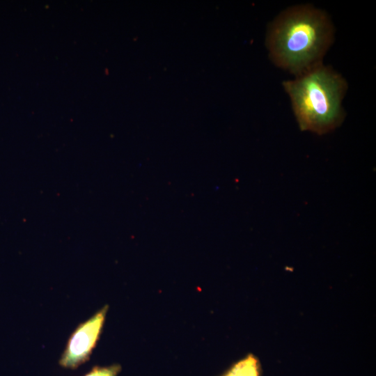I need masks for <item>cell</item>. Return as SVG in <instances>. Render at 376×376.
<instances>
[{
  "label": "cell",
  "mask_w": 376,
  "mask_h": 376,
  "mask_svg": "<svg viewBox=\"0 0 376 376\" xmlns=\"http://www.w3.org/2000/svg\"><path fill=\"white\" fill-rule=\"evenodd\" d=\"M121 370L119 364H113L109 366H95L84 376H117Z\"/></svg>",
  "instance_id": "obj_5"
},
{
  "label": "cell",
  "mask_w": 376,
  "mask_h": 376,
  "mask_svg": "<svg viewBox=\"0 0 376 376\" xmlns=\"http://www.w3.org/2000/svg\"><path fill=\"white\" fill-rule=\"evenodd\" d=\"M329 15L311 4L281 11L268 25L265 44L272 62L295 77L323 63L334 41Z\"/></svg>",
  "instance_id": "obj_1"
},
{
  "label": "cell",
  "mask_w": 376,
  "mask_h": 376,
  "mask_svg": "<svg viewBox=\"0 0 376 376\" xmlns=\"http://www.w3.org/2000/svg\"><path fill=\"white\" fill-rule=\"evenodd\" d=\"M221 376H261V367L257 357L249 354L233 364Z\"/></svg>",
  "instance_id": "obj_4"
},
{
  "label": "cell",
  "mask_w": 376,
  "mask_h": 376,
  "mask_svg": "<svg viewBox=\"0 0 376 376\" xmlns=\"http://www.w3.org/2000/svg\"><path fill=\"white\" fill-rule=\"evenodd\" d=\"M282 85L301 130L322 135L343 122L342 102L347 83L331 66L322 63Z\"/></svg>",
  "instance_id": "obj_2"
},
{
  "label": "cell",
  "mask_w": 376,
  "mask_h": 376,
  "mask_svg": "<svg viewBox=\"0 0 376 376\" xmlns=\"http://www.w3.org/2000/svg\"><path fill=\"white\" fill-rule=\"evenodd\" d=\"M108 308L105 305L72 332L58 360L60 366L74 370L89 360L102 331Z\"/></svg>",
  "instance_id": "obj_3"
}]
</instances>
